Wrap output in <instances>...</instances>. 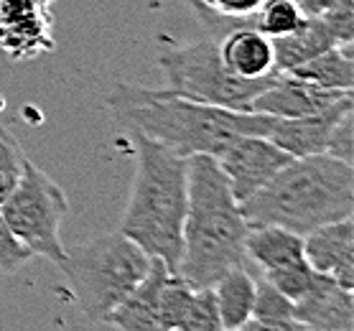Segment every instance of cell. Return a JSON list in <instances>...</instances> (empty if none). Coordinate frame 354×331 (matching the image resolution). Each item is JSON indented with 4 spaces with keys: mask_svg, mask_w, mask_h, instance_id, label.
I'll use <instances>...</instances> for the list:
<instances>
[{
    "mask_svg": "<svg viewBox=\"0 0 354 331\" xmlns=\"http://www.w3.org/2000/svg\"><path fill=\"white\" fill-rule=\"evenodd\" d=\"M107 107L128 133L145 135L176 155L207 153L217 158L237 135H263L273 130V115L255 110H227L194 102L171 89H148L118 84Z\"/></svg>",
    "mask_w": 354,
    "mask_h": 331,
    "instance_id": "6da1fadb",
    "label": "cell"
},
{
    "mask_svg": "<svg viewBox=\"0 0 354 331\" xmlns=\"http://www.w3.org/2000/svg\"><path fill=\"white\" fill-rule=\"evenodd\" d=\"M248 222L230 181L214 155L186 158V217L184 250L178 273L194 288H212L234 267H250L245 252Z\"/></svg>",
    "mask_w": 354,
    "mask_h": 331,
    "instance_id": "7a4b0ae2",
    "label": "cell"
},
{
    "mask_svg": "<svg viewBox=\"0 0 354 331\" xmlns=\"http://www.w3.org/2000/svg\"><path fill=\"white\" fill-rule=\"evenodd\" d=\"M248 227L275 225L296 234L354 214L352 163L326 153L293 158L258 194L240 204Z\"/></svg>",
    "mask_w": 354,
    "mask_h": 331,
    "instance_id": "3957f363",
    "label": "cell"
},
{
    "mask_svg": "<svg viewBox=\"0 0 354 331\" xmlns=\"http://www.w3.org/2000/svg\"><path fill=\"white\" fill-rule=\"evenodd\" d=\"M136 148V178L120 232L178 273L184 250L186 158L171 153L145 135L130 133Z\"/></svg>",
    "mask_w": 354,
    "mask_h": 331,
    "instance_id": "277c9868",
    "label": "cell"
},
{
    "mask_svg": "<svg viewBox=\"0 0 354 331\" xmlns=\"http://www.w3.org/2000/svg\"><path fill=\"white\" fill-rule=\"evenodd\" d=\"M57 267L64 275L82 316L102 323L151 267V255L118 229L64 250Z\"/></svg>",
    "mask_w": 354,
    "mask_h": 331,
    "instance_id": "5b68a950",
    "label": "cell"
},
{
    "mask_svg": "<svg viewBox=\"0 0 354 331\" xmlns=\"http://www.w3.org/2000/svg\"><path fill=\"white\" fill-rule=\"evenodd\" d=\"M158 64L169 79L171 92L194 100V102L242 110V113L250 110L252 100L278 77V72L258 77V79H245V77L232 74L219 57L214 39L163 51L158 57Z\"/></svg>",
    "mask_w": 354,
    "mask_h": 331,
    "instance_id": "8992f818",
    "label": "cell"
},
{
    "mask_svg": "<svg viewBox=\"0 0 354 331\" xmlns=\"http://www.w3.org/2000/svg\"><path fill=\"white\" fill-rule=\"evenodd\" d=\"M0 214L31 255L51 260L54 265L64 258L62 222L69 214V199L62 186L28 158L16 189L0 204Z\"/></svg>",
    "mask_w": 354,
    "mask_h": 331,
    "instance_id": "52a82bcc",
    "label": "cell"
},
{
    "mask_svg": "<svg viewBox=\"0 0 354 331\" xmlns=\"http://www.w3.org/2000/svg\"><path fill=\"white\" fill-rule=\"evenodd\" d=\"M290 161H293V155L286 153L270 138L263 135H237L217 155L219 169L227 176L234 199L240 204L252 194H258Z\"/></svg>",
    "mask_w": 354,
    "mask_h": 331,
    "instance_id": "ba28073f",
    "label": "cell"
},
{
    "mask_svg": "<svg viewBox=\"0 0 354 331\" xmlns=\"http://www.w3.org/2000/svg\"><path fill=\"white\" fill-rule=\"evenodd\" d=\"M51 6L39 0H0V51L13 62L36 59L57 49Z\"/></svg>",
    "mask_w": 354,
    "mask_h": 331,
    "instance_id": "9c48e42d",
    "label": "cell"
},
{
    "mask_svg": "<svg viewBox=\"0 0 354 331\" xmlns=\"http://www.w3.org/2000/svg\"><path fill=\"white\" fill-rule=\"evenodd\" d=\"M346 95H352V92L324 89L306 79H298L288 72H278V77L252 100L250 110L273 115V117H304V115L322 113Z\"/></svg>",
    "mask_w": 354,
    "mask_h": 331,
    "instance_id": "30bf717a",
    "label": "cell"
},
{
    "mask_svg": "<svg viewBox=\"0 0 354 331\" xmlns=\"http://www.w3.org/2000/svg\"><path fill=\"white\" fill-rule=\"evenodd\" d=\"M304 258L316 273L334 278L342 288H354V225L352 217L316 227L304 234Z\"/></svg>",
    "mask_w": 354,
    "mask_h": 331,
    "instance_id": "8fae6325",
    "label": "cell"
},
{
    "mask_svg": "<svg viewBox=\"0 0 354 331\" xmlns=\"http://www.w3.org/2000/svg\"><path fill=\"white\" fill-rule=\"evenodd\" d=\"M352 110V95L342 97L331 107L316 115H304V117H278L270 130V140L283 148L293 158H306V155L326 153L331 130L337 128L342 115Z\"/></svg>",
    "mask_w": 354,
    "mask_h": 331,
    "instance_id": "7c38bea8",
    "label": "cell"
},
{
    "mask_svg": "<svg viewBox=\"0 0 354 331\" xmlns=\"http://www.w3.org/2000/svg\"><path fill=\"white\" fill-rule=\"evenodd\" d=\"M293 319L308 331L354 329V296L334 278L319 275L314 288L293 303Z\"/></svg>",
    "mask_w": 354,
    "mask_h": 331,
    "instance_id": "4fadbf2b",
    "label": "cell"
},
{
    "mask_svg": "<svg viewBox=\"0 0 354 331\" xmlns=\"http://www.w3.org/2000/svg\"><path fill=\"white\" fill-rule=\"evenodd\" d=\"M171 275L166 263L151 258V267L143 281L107 314L105 321L120 331H163L161 326V291Z\"/></svg>",
    "mask_w": 354,
    "mask_h": 331,
    "instance_id": "5bb4252c",
    "label": "cell"
},
{
    "mask_svg": "<svg viewBox=\"0 0 354 331\" xmlns=\"http://www.w3.org/2000/svg\"><path fill=\"white\" fill-rule=\"evenodd\" d=\"M217 49L225 66L237 77L258 79V77L278 72L273 41L263 31H258L255 26H242V28L227 31L217 41Z\"/></svg>",
    "mask_w": 354,
    "mask_h": 331,
    "instance_id": "9a60e30c",
    "label": "cell"
},
{
    "mask_svg": "<svg viewBox=\"0 0 354 331\" xmlns=\"http://www.w3.org/2000/svg\"><path fill=\"white\" fill-rule=\"evenodd\" d=\"M245 252L260 273H268V270L304 260V237L275 225L250 227L245 237Z\"/></svg>",
    "mask_w": 354,
    "mask_h": 331,
    "instance_id": "2e32d148",
    "label": "cell"
},
{
    "mask_svg": "<svg viewBox=\"0 0 354 331\" xmlns=\"http://www.w3.org/2000/svg\"><path fill=\"white\" fill-rule=\"evenodd\" d=\"M273 41V51H275V66L278 72H290L296 66L306 64L308 59L319 57L322 51L331 49V46H339L331 31L324 26V21L319 16H304V21L293 28L290 33L281 36V39H270Z\"/></svg>",
    "mask_w": 354,
    "mask_h": 331,
    "instance_id": "e0dca14e",
    "label": "cell"
},
{
    "mask_svg": "<svg viewBox=\"0 0 354 331\" xmlns=\"http://www.w3.org/2000/svg\"><path fill=\"white\" fill-rule=\"evenodd\" d=\"M222 331H232L252 319V303H255V265L234 267L225 273L214 285Z\"/></svg>",
    "mask_w": 354,
    "mask_h": 331,
    "instance_id": "ac0fdd59",
    "label": "cell"
},
{
    "mask_svg": "<svg viewBox=\"0 0 354 331\" xmlns=\"http://www.w3.org/2000/svg\"><path fill=\"white\" fill-rule=\"evenodd\" d=\"M288 74H293L298 79L311 82L316 87L352 92V84H354L352 44H346V46H331V49L322 51L319 57L308 59L306 64L290 69Z\"/></svg>",
    "mask_w": 354,
    "mask_h": 331,
    "instance_id": "d6986e66",
    "label": "cell"
},
{
    "mask_svg": "<svg viewBox=\"0 0 354 331\" xmlns=\"http://www.w3.org/2000/svg\"><path fill=\"white\" fill-rule=\"evenodd\" d=\"M194 288L192 283L184 281L181 275L171 273L163 283V291H161V326L163 331H176L181 326V321L189 314V306L194 301Z\"/></svg>",
    "mask_w": 354,
    "mask_h": 331,
    "instance_id": "ffe728a7",
    "label": "cell"
},
{
    "mask_svg": "<svg viewBox=\"0 0 354 331\" xmlns=\"http://www.w3.org/2000/svg\"><path fill=\"white\" fill-rule=\"evenodd\" d=\"M304 21V13L293 0H266L255 13V28L268 39H281Z\"/></svg>",
    "mask_w": 354,
    "mask_h": 331,
    "instance_id": "44dd1931",
    "label": "cell"
},
{
    "mask_svg": "<svg viewBox=\"0 0 354 331\" xmlns=\"http://www.w3.org/2000/svg\"><path fill=\"white\" fill-rule=\"evenodd\" d=\"M263 275H266V281L270 283V285H275L286 299H290L296 303L298 299H304V296L314 288V283L319 281L322 273H316L314 267L306 263V258H304V260H298V263H290V265L268 270V273H263Z\"/></svg>",
    "mask_w": 354,
    "mask_h": 331,
    "instance_id": "7402d4cb",
    "label": "cell"
},
{
    "mask_svg": "<svg viewBox=\"0 0 354 331\" xmlns=\"http://www.w3.org/2000/svg\"><path fill=\"white\" fill-rule=\"evenodd\" d=\"M26 153L16 135L6 125H0V204L16 189L18 178L24 173Z\"/></svg>",
    "mask_w": 354,
    "mask_h": 331,
    "instance_id": "603a6c76",
    "label": "cell"
},
{
    "mask_svg": "<svg viewBox=\"0 0 354 331\" xmlns=\"http://www.w3.org/2000/svg\"><path fill=\"white\" fill-rule=\"evenodd\" d=\"M176 331H222L217 299H214L212 288H196L189 314Z\"/></svg>",
    "mask_w": 354,
    "mask_h": 331,
    "instance_id": "cb8c5ba5",
    "label": "cell"
},
{
    "mask_svg": "<svg viewBox=\"0 0 354 331\" xmlns=\"http://www.w3.org/2000/svg\"><path fill=\"white\" fill-rule=\"evenodd\" d=\"M252 319H266V321H281L293 319V301L286 299L275 285L255 275V303H252Z\"/></svg>",
    "mask_w": 354,
    "mask_h": 331,
    "instance_id": "d4e9b609",
    "label": "cell"
},
{
    "mask_svg": "<svg viewBox=\"0 0 354 331\" xmlns=\"http://www.w3.org/2000/svg\"><path fill=\"white\" fill-rule=\"evenodd\" d=\"M324 26L331 31L334 41L339 46H346L354 41V3L352 0H337L329 10H324L322 16Z\"/></svg>",
    "mask_w": 354,
    "mask_h": 331,
    "instance_id": "484cf974",
    "label": "cell"
},
{
    "mask_svg": "<svg viewBox=\"0 0 354 331\" xmlns=\"http://www.w3.org/2000/svg\"><path fill=\"white\" fill-rule=\"evenodd\" d=\"M31 258V250L10 232V227L6 225V219L0 214V273H16Z\"/></svg>",
    "mask_w": 354,
    "mask_h": 331,
    "instance_id": "4316f807",
    "label": "cell"
},
{
    "mask_svg": "<svg viewBox=\"0 0 354 331\" xmlns=\"http://www.w3.org/2000/svg\"><path fill=\"white\" fill-rule=\"evenodd\" d=\"M354 153V115L352 110L346 115H342V120L337 122V128L331 130L329 146H326V155L339 158L344 163H352Z\"/></svg>",
    "mask_w": 354,
    "mask_h": 331,
    "instance_id": "83f0119b",
    "label": "cell"
},
{
    "mask_svg": "<svg viewBox=\"0 0 354 331\" xmlns=\"http://www.w3.org/2000/svg\"><path fill=\"white\" fill-rule=\"evenodd\" d=\"M196 3H204L207 8H212L219 16H230V18H250L260 10V6L266 0H196Z\"/></svg>",
    "mask_w": 354,
    "mask_h": 331,
    "instance_id": "f1b7e54d",
    "label": "cell"
},
{
    "mask_svg": "<svg viewBox=\"0 0 354 331\" xmlns=\"http://www.w3.org/2000/svg\"><path fill=\"white\" fill-rule=\"evenodd\" d=\"M232 331H308L296 319H281V321H266V319H250Z\"/></svg>",
    "mask_w": 354,
    "mask_h": 331,
    "instance_id": "f546056e",
    "label": "cell"
},
{
    "mask_svg": "<svg viewBox=\"0 0 354 331\" xmlns=\"http://www.w3.org/2000/svg\"><path fill=\"white\" fill-rule=\"evenodd\" d=\"M293 3L301 8V13H304V16L316 18V16H322L324 10H329L337 0H293Z\"/></svg>",
    "mask_w": 354,
    "mask_h": 331,
    "instance_id": "4dcf8cb0",
    "label": "cell"
},
{
    "mask_svg": "<svg viewBox=\"0 0 354 331\" xmlns=\"http://www.w3.org/2000/svg\"><path fill=\"white\" fill-rule=\"evenodd\" d=\"M39 3H44V6H51V3H54V0H39Z\"/></svg>",
    "mask_w": 354,
    "mask_h": 331,
    "instance_id": "1f68e13d",
    "label": "cell"
},
{
    "mask_svg": "<svg viewBox=\"0 0 354 331\" xmlns=\"http://www.w3.org/2000/svg\"><path fill=\"white\" fill-rule=\"evenodd\" d=\"M344 331H354V329H344Z\"/></svg>",
    "mask_w": 354,
    "mask_h": 331,
    "instance_id": "d6a6232c",
    "label": "cell"
}]
</instances>
